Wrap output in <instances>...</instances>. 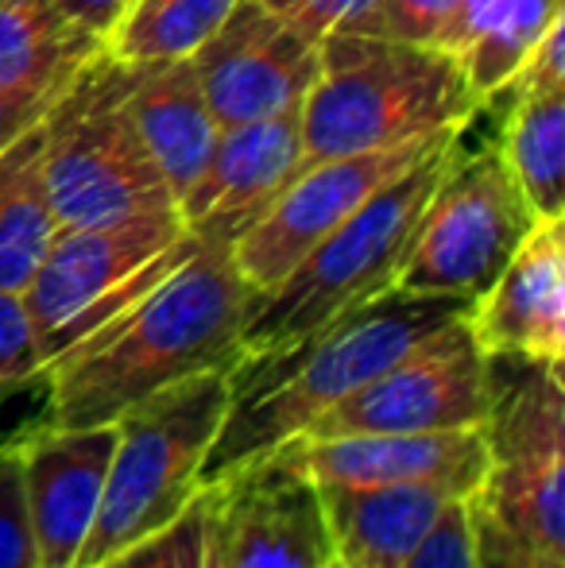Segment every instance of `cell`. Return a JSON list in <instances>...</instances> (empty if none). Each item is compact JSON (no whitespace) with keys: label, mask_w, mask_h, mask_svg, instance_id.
<instances>
[{"label":"cell","mask_w":565,"mask_h":568,"mask_svg":"<svg viewBox=\"0 0 565 568\" xmlns=\"http://www.w3.org/2000/svg\"><path fill=\"white\" fill-rule=\"evenodd\" d=\"M202 568H218V557H213V546L205 541V534H202Z\"/></svg>","instance_id":"obj_35"},{"label":"cell","mask_w":565,"mask_h":568,"mask_svg":"<svg viewBox=\"0 0 565 568\" xmlns=\"http://www.w3.org/2000/svg\"><path fill=\"white\" fill-rule=\"evenodd\" d=\"M4 398H8V390H0V406H4Z\"/></svg>","instance_id":"obj_36"},{"label":"cell","mask_w":565,"mask_h":568,"mask_svg":"<svg viewBox=\"0 0 565 568\" xmlns=\"http://www.w3.org/2000/svg\"><path fill=\"white\" fill-rule=\"evenodd\" d=\"M205 507H210V487H202V495L171 526L121 549V554L105 557L98 568H202Z\"/></svg>","instance_id":"obj_25"},{"label":"cell","mask_w":565,"mask_h":568,"mask_svg":"<svg viewBox=\"0 0 565 568\" xmlns=\"http://www.w3.org/2000/svg\"><path fill=\"white\" fill-rule=\"evenodd\" d=\"M488 406V356L473 344L465 314L411 344L400 359L341 398L299 437L445 434L481 429Z\"/></svg>","instance_id":"obj_10"},{"label":"cell","mask_w":565,"mask_h":568,"mask_svg":"<svg viewBox=\"0 0 565 568\" xmlns=\"http://www.w3.org/2000/svg\"><path fill=\"white\" fill-rule=\"evenodd\" d=\"M117 426L23 429L12 442L39 568H74L105 487Z\"/></svg>","instance_id":"obj_15"},{"label":"cell","mask_w":565,"mask_h":568,"mask_svg":"<svg viewBox=\"0 0 565 568\" xmlns=\"http://www.w3.org/2000/svg\"><path fill=\"white\" fill-rule=\"evenodd\" d=\"M465 310L468 302L442 294L384 291L380 298L333 317L294 348L275 356H244L229 372L233 406L202 464V487H218L249 460L306 434L341 398L361 390L411 344L457 322Z\"/></svg>","instance_id":"obj_2"},{"label":"cell","mask_w":565,"mask_h":568,"mask_svg":"<svg viewBox=\"0 0 565 568\" xmlns=\"http://www.w3.org/2000/svg\"><path fill=\"white\" fill-rule=\"evenodd\" d=\"M121 67V98L137 124L143 148L155 159L159 174L179 202L190 182L202 174L213 143L218 120L198 85L190 59H155V62H117Z\"/></svg>","instance_id":"obj_18"},{"label":"cell","mask_w":565,"mask_h":568,"mask_svg":"<svg viewBox=\"0 0 565 568\" xmlns=\"http://www.w3.org/2000/svg\"><path fill=\"white\" fill-rule=\"evenodd\" d=\"M306 171L302 109L221 128L202 174L174 202L182 225L202 244L229 247Z\"/></svg>","instance_id":"obj_14"},{"label":"cell","mask_w":565,"mask_h":568,"mask_svg":"<svg viewBox=\"0 0 565 568\" xmlns=\"http://www.w3.org/2000/svg\"><path fill=\"white\" fill-rule=\"evenodd\" d=\"M54 229L43 186V128H31L0 151V291H28Z\"/></svg>","instance_id":"obj_21"},{"label":"cell","mask_w":565,"mask_h":568,"mask_svg":"<svg viewBox=\"0 0 565 568\" xmlns=\"http://www.w3.org/2000/svg\"><path fill=\"white\" fill-rule=\"evenodd\" d=\"M457 0H376V36L403 43H434Z\"/></svg>","instance_id":"obj_31"},{"label":"cell","mask_w":565,"mask_h":568,"mask_svg":"<svg viewBox=\"0 0 565 568\" xmlns=\"http://www.w3.org/2000/svg\"><path fill=\"white\" fill-rule=\"evenodd\" d=\"M330 568H341V565H337V561H333V565H330Z\"/></svg>","instance_id":"obj_37"},{"label":"cell","mask_w":565,"mask_h":568,"mask_svg":"<svg viewBox=\"0 0 565 568\" xmlns=\"http://www.w3.org/2000/svg\"><path fill=\"white\" fill-rule=\"evenodd\" d=\"M62 90H67V82L0 85V151L12 140H20L23 132L43 124V116L51 113V105L59 101Z\"/></svg>","instance_id":"obj_32"},{"label":"cell","mask_w":565,"mask_h":568,"mask_svg":"<svg viewBox=\"0 0 565 568\" xmlns=\"http://www.w3.org/2000/svg\"><path fill=\"white\" fill-rule=\"evenodd\" d=\"M229 372L233 367L190 375L113 422L105 487L74 568H98L105 557L159 534L202 495V464L233 406Z\"/></svg>","instance_id":"obj_5"},{"label":"cell","mask_w":565,"mask_h":568,"mask_svg":"<svg viewBox=\"0 0 565 568\" xmlns=\"http://www.w3.org/2000/svg\"><path fill=\"white\" fill-rule=\"evenodd\" d=\"M468 510H473L476 568H565V557L546 554V549H538V546H531V541L507 534L504 526H496L492 518H484L473 503H468Z\"/></svg>","instance_id":"obj_30"},{"label":"cell","mask_w":565,"mask_h":568,"mask_svg":"<svg viewBox=\"0 0 565 568\" xmlns=\"http://www.w3.org/2000/svg\"><path fill=\"white\" fill-rule=\"evenodd\" d=\"M310 43L325 36H376V0H260Z\"/></svg>","instance_id":"obj_26"},{"label":"cell","mask_w":565,"mask_h":568,"mask_svg":"<svg viewBox=\"0 0 565 568\" xmlns=\"http://www.w3.org/2000/svg\"><path fill=\"white\" fill-rule=\"evenodd\" d=\"M233 4L236 0H132L105 36V54L117 62L190 59Z\"/></svg>","instance_id":"obj_24"},{"label":"cell","mask_w":565,"mask_h":568,"mask_svg":"<svg viewBox=\"0 0 565 568\" xmlns=\"http://www.w3.org/2000/svg\"><path fill=\"white\" fill-rule=\"evenodd\" d=\"M453 148L457 132L430 148L411 171L376 190L345 225L310 247L280 286L260 294L241 333L244 356H275L294 348L333 317L392 291L430 194L453 159Z\"/></svg>","instance_id":"obj_4"},{"label":"cell","mask_w":565,"mask_h":568,"mask_svg":"<svg viewBox=\"0 0 565 568\" xmlns=\"http://www.w3.org/2000/svg\"><path fill=\"white\" fill-rule=\"evenodd\" d=\"M481 437L488 468L468 503L515 538L565 557L562 367L523 356H488Z\"/></svg>","instance_id":"obj_8"},{"label":"cell","mask_w":565,"mask_h":568,"mask_svg":"<svg viewBox=\"0 0 565 568\" xmlns=\"http://www.w3.org/2000/svg\"><path fill=\"white\" fill-rule=\"evenodd\" d=\"M54 4H59L70 20L82 23L85 31H93V36L105 43V36L113 31V23L132 8V0H54Z\"/></svg>","instance_id":"obj_34"},{"label":"cell","mask_w":565,"mask_h":568,"mask_svg":"<svg viewBox=\"0 0 565 568\" xmlns=\"http://www.w3.org/2000/svg\"><path fill=\"white\" fill-rule=\"evenodd\" d=\"M275 453L310 484L341 487H445L457 499L481 491L484 437L481 429L445 434H345V437H291Z\"/></svg>","instance_id":"obj_16"},{"label":"cell","mask_w":565,"mask_h":568,"mask_svg":"<svg viewBox=\"0 0 565 568\" xmlns=\"http://www.w3.org/2000/svg\"><path fill=\"white\" fill-rule=\"evenodd\" d=\"M205 541L218 568H330L333 541L317 487L264 453L210 487Z\"/></svg>","instance_id":"obj_12"},{"label":"cell","mask_w":565,"mask_h":568,"mask_svg":"<svg viewBox=\"0 0 565 568\" xmlns=\"http://www.w3.org/2000/svg\"><path fill=\"white\" fill-rule=\"evenodd\" d=\"M256 298L229 247L202 244L137 306L43 367L47 406L36 429L105 426L190 375L236 367Z\"/></svg>","instance_id":"obj_1"},{"label":"cell","mask_w":565,"mask_h":568,"mask_svg":"<svg viewBox=\"0 0 565 568\" xmlns=\"http://www.w3.org/2000/svg\"><path fill=\"white\" fill-rule=\"evenodd\" d=\"M39 128L43 186L59 229L109 225L174 205L124 109L121 67L105 47L70 78Z\"/></svg>","instance_id":"obj_7"},{"label":"cell","mask_w":565,"mask_h":568,"mask_svg":"<svg viewBox=\"0 0 565 568\" xmlns=\"http://www.w3.org/2000/svg\"><path fill=\"white\" fill-rule=\"evenodd\" d=\"M101 47L54 0H0V85L70 82Z\"/></svg>","instance_id":"obj_22"},{"label":"cell","mask_w":565,"mask_h":568,"mask_svg":"<svg viewBox=\"0 0 565 568\" xmlns=\"http://www.w3.org/2000/svg\"><path fill=\"white\" fill-rule=\"evenodd\" d=\"M465 329L484 356H523L562 367L565 359V217L535 221L481 298Z\"/></svg>","instance_id":"obj_17"},{"label":"cell","mask_w":565,"mask_h":568,"mask_svg":"<svg viewBox=\"0 0 565 568\" xmlns=\"http://www.w3.org/2000/svg\"><path fill=\"white\" fill-rule=\"evenodd\" d=\"M562 12V0H457L437 28L434 47L457 54L473 98L488 105L515 82Z\"/></svg>","instance_id":"obj_20"},{"label":"cell","mask_w":565,"mask_h":568,"mask_svg":"<svg viewBox=\"0 0 565 568\" xmlns=\"http://www.w3.org/2000/svg\"><path fill=\"white\" fill-rule=\"evenodd\" d=\"M0 568H39L28 515H23L20 460H16L12 445L0 449Z\"/></svg>","instance_id":"obj_28"},{"label":"cell","mask_w":565,"mask_h":568,"mask_svg":"<svg viewBox=\"0 0 565 568\" xmlns=\"http://www.w3.org/2000/svg\"><path fill=\"white\" fill-rule=\"evenodd\" d=\"M43 375V352L31 329L23 294L0 291V390L16 395Z\"/></svg>","instance_id":"obj_27"},{"label":"cell","mask_w":565,"mask_h":568,"mask_svg":"<svg viewBox=\"0 0 565 568\" xmlns=\"http://www.w3.org/2000/svg\"><path fill=\"white\" fill-rule=\"evenodd\" d=\"M403 568H476L468 499H457L445 507V515L437 518V526L426 534V541L411 554V561Z\"/></svg>","instance_id":"obj_29"},{"label":"cell","mask_w":565,"mask_h":568,"mask_svg":"<svg viewBox=\"0 0 565 568\" xmlns=\"http://www.w3.org/2000/svg\"><path fill=\"white\" fill-rule=\"evenodd\" d=\"M450 132L411 140L387 151H369V155L322 159L310 163L291 186L272 202V210L244 229L229 244L236 271L256 294H268L280 286L286 271L302 260L314 244H322L337 225H345L376 190H384L392 179L418 163L430 148L445 140Z\"/></svg>","instance_id":"obj_11"},{"label":"cell","mask_w":565,"mask_h":568,"mask_svg":"<svg viewBox=\"0 0 565 568\" xmlns=\"http://www.w3.org/2000/svg\"><path fill=\"white\" fill-rule=\"evenodd\" d=\"M341 568H403L457 495L445 487L314 484Z\"/></svg>","instance_id":"obj_19"},{"label":"cell","mask_w":565,"mask_h":568,"mask_svg":"<svg viewBox=\"0 0 565 568\" xmlns=\"http://www.w3.org/2000/svg\"><path fill=\"white\" fill-rule=\"evenodd\" d=\"M504 93L512 105L500 124V155L538 221L565 217V93Z\"/></svg>","instance_id":"obj_23"},{"label":"cell","mask_w":565,"mask_h":568,"mask_svg":"<svg viewBox=\"0 0 565 568\" xmlns=\"http://www.w3.org/2000/svg\"><path fill=\"white\" fill-rule=\"evenodd\" d=\"M565 12L551 28L543 31L538 47L531 51V59L523 62V70L515 74V82L507 90H527V93H565Z\"/></svg>","instance_id":"obj_33"},{"label":"cell","mask_w":565,"mask_h":568,"mask_svg":"<svg viewBox=\"0 0 565 568\" xmlns=\"http://www.w3.org/2000/svg\"><path fill=\"white\" fill-rule=\"evenodd\" d=\"M535 221L500 148L468 155L457 128L453 159L430 194L392 291L481 298Z\"/></svg>","instance_id":"obj_9"},{"label":"cell","mask_w":565,"mask_h":568,"mask_svg":"<svg viewBox=\"0 0 565 568\" xmlns=\"http://www.w3.org/2000/svg\"><path fill=\"white\" fill-rule=\"evenodd\" d=\"M457 54L387 36H325L317 78L302 101V155L310 163L387 151L476 116Z\"/></svg>","instance_id":"obj_3"},{"label":"cell","mask_w":565,"mask_h":568,"mask_svg":"<svg viewBox=\"0 0 565 568\" xmlns=\"http://www.w3.org/2000/svg\"><path fill=\"white\" fill-rule=\"evenodd\" d=\"M190 62L218 128H236L302 109L317 78V43L260 0H236Z\"/></svg>","instance_id":"obj_13"},{"label":"cell","mask_w":565,"mask_h":568,"mask_svg":"<svg viewBox=\"0 0 565 568\" xmlns=\"http://www.w3.org/2000/svg\"><path fill=\"white\" fill-rule=\"evenodd\" d=\"M198 247L202 240L182 225L174 205L109 225L54 229L23 291L43 367L137 306Z\"/></svg>","instance_id":"obj_6"}]
</instances>
